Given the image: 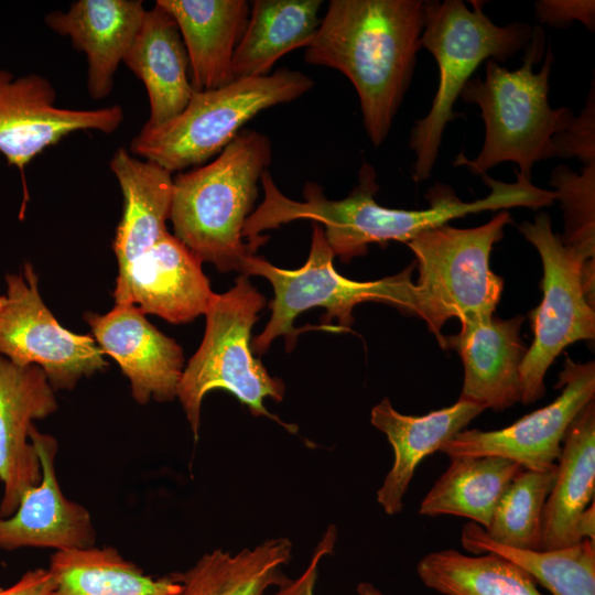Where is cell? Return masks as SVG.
Masks as SVG:
<instances>
[{
  "mask_svg": "<svg viewBox=\"0 0 595 595\" xmlns=\"http://www.w3.org/2000/svg\"><path fill=\"white\" fill-rule=\"evenodd\" d=\"M424 18L422 0H331L305 48L306 63L351 82L375 147L387 139L410 86Z\"/></svg>",
  "mask_w": 595,
  "mask_h": 595,
  "instance_id": "obj_1",
  "label": "cell"
},
{
  "mask_svg": "<svg viewBox=\"0 0 595 595\" xmlns=\"http://www.w3.org/2000/svg\"><path fill=\"white\" fill-rule=\"evenodd\" d=\"M272 159L269 137L242 129L209 163L173 177L174 236L218 271H241L253 255L242 230Z\"/></svg>",
  "mask_w": 595,
  "mask_h": 595,
  "instance_id": "obj_2",
  "label": "cell"
},
{
  "mask_svg": "<svg viewBox=\"0 0 595 595\" xmlns=\"http://www.w3.org/2000/svg\"><path fill=\"white\" fill-rule=\"evenodd\" d=\"M545 52V33L534 26L532 39L524 48L522 66L509 71L494 60L486 63L485 79L470 78L459 98L476 104L485 123L484 144L478 155L469 160L462 152L455 166H466L484 175L502 162H515L520 175L531 180L536 162L556 158L553 138L574 119L567 107L553 109L549 105V78L554 56L548 47L539 73H533Z\"/></svg>",
  "mask_w": 595,
  "mask_h": 595,
  "instance_id": "obj_3",
  "label": "cell"
},
{
  "mask_svg": "<svg viewBox=\"0 0 595 595\" xmlns=\"http://www.w3.org/2000/svg\"><path fill=\"white\" fill-rule=\"evenodd\" d=\"M425 1L421 47L437 63L439 85L425 117L415 120L410 148L415 153L413 178L428 180L439 155L446 125L459 117L454 104L476 68L488 60L506 62L532 39L533 28L526 22L496 25L483 11V1Z\"/></svg>",
  "mask_w": 595,
  "mask_h": 595,
  "instance_id": "obj_4",
  "label": "cell"
},
{
  "mask_svg": "<svg viewBox=\"0 0 595 595\" xmlns=\"http://www.w3.org/2000/svg\"><path fill=\"white\" fill-rule=\"evenodd\" d=\"M266 298L241 274L225 293L214 294L206 313L201 346L184 367L177 397L197 441L204 397L214 389L234 394L255 416H267L290 432L296 426L283 423L264 407V399L282 401L284 382L271 377L252 355L251 328Z\"/></svg>",
  "mask_w": 595,
  "mask_h": 595,
  "instance_id": "obj_5",
  "label": "cell"
},
{
  "mask_svg": "<svg viewBox=\"0 0 595 595\" xmlns=\"http://www.w3.org/2000/svg\"><path fill=\"white\" fill-rule=\"evenodd\" d=\"M314 86L300 71L280 68L264 76L237 78L216 89L194 91L184 110L154 128L143 126L130 152L172 174L217 156L256 115L291 102Z\"/></svg>",
  "mask_w": 595,
  "mask_h": 595,
  "instance_id": "obj_6",
  "label": "cell"
},
{
  "mask_svg": "<svg viewBox=\"0 0 595 595\" xmlns=\"http://www.w3.org/2000/svg\"><path fill=\"white\" fill-rule=\"evenodd\" d=\"M510 223V214L500 212L482 226L444 225L407 244L420 273L412 285L411 314L426 323L442 348H447L442 334L447 320L457 317L466 325L493 317L504 280L490 270L489 255Z\"/></svg>",
  "mask_w": 595,
  "mask_h": 595,
  "instance_id": "obj_7",
  "label": "cell"
},
{
  "mask_svg": "<svg viewBox=\"0 0 595 595\" xmlns=\"http://www.w3.org/2000/svg\"><path fill=\"white\" fill-rule=\"evenodd\" d=\"M334 257L322 226L313 223L310 255L301 268H278L253 255L246 259L242 274L266 278L274 291L271 317L262 333L253 338V353L264 354L278 336L285 337L286 350L291 351L300 332L293 326L294 320L312 307L326 310L322 326L335 332L349 331L354 323L353 310L363 302H381L411 314V267L381 280L358 282L336 272Z\"/></svg>",
  "mask_w": 595,
  "mask_h": 595,
  "instance_id": "obj_8",
  "label": "cell"
},
{
  "mask_svg": "<svg viewBox=\"0 0 595 595\" xmlns=\"http://www.w3.org/2000/svg\"><path fill=\"white\" fill-rule=\"evenodd\" d=\"M518 228L543 264V299L530 313L534 338L520 366V402L530 404L544 394L543 378L559 354L595 337V270L552 231L548 214L539 213Z\"/></svg>",
  "mask_w": 595,
  "mask_h": 595,
  "instance_id": "obj_9",
  "label": "cell"
},
{
  "mask_svg": "<svg viewBox=\"0 0 595 595\" xmlns=\"http://www.w3.org/2000/svg\"><path fill=\"white\" fill-rule=\"evenodd\" d=\"M482 176L490 187L484 198L465 203L450 185L436 182L425 195L430 206L409 210L379 205L374 197L379 190L377 176L370 172L359 174L358 185L344 198L337 215L344 252L349 258L364 256L370 244L383 245L390 240L408 244L420 234L467 214L520 206L538 209L551 205L558 197L555 191L534 186L517 171L513 183L494 180L487 174Z\"/></svg>",
  "mask_w": 595,
  "mask_h": 595,
  "instance_id": "obj_10",
  "label": "cell"
},
{
  "mask_svg": "<svg viewBox=\"0 0 595 595\" xmlns=\"http://www.w3.org/2000/svg\"><path fill=\"white\" fill-rule=\"evenodd\" d=\"M0 294V355L18 366H39L54 390L73 389L108 363L91 335L64 328L42 300L30 262L6 275Z\"/></svg>",
  "mask_w": 595,
  "mask_h": 595,
  "instance_id": "obj_11",
  "label": "cell"
},
{
  "mask_svg": "<svg viewBox=\"0 0 595 595\" xmlns=\"http://www.w3.org/2000/svg\"><path fill=\"white\" fill-rule=\"evenodd\" d=\"M556 388L561 394L511 425L494 431L463 430L439 451L455 456H500L523 469L547 470L556 465L565 433L595 396V365L566 358Z\"/></svg>",
  "mask_w": 595,
  "mask_h": 595,
  "instance_id": "obj_12",
  "label": "cell"
},
{
  "mask_svg": "<svg viewBox=\"0 0 595 595\" xmlns=\"http://www.w3.org/2000/svg\"><path fill=\"white\" fill-rule=\"evenodd\" d=\"M56 90L39 74L18 78L0 69V152L18 167L26 192V165L46 148L79 130L110 134L125 115L119 105L98 109H67L55 106Z\"/></svg>",
  "mask_w": 595,
  "mask_h": 595,
  "instance_id": "obj_13",
  "label": "cell"
},
{
  "mask_svg": "<svg viewBox=\"0 0 595 595\" xmlns=\"http://www.w3.org/2000/svg\"><path fill=\"white\" fill-rule=\"evenodd\" d=\"M56 409L54 389L39 366H18L0 355V517L11 516L23 494L41 480L30 431Z\"/></svg>",
  "mask_w": 595,
  "mask_h": 595,
  "instance_id": "obj_14",
  "label": "cell"
},
{
  "mask_svg": "<svg viewBox=\"0 0 595 595\" xmlns=\"http://www.w3.org/2000/svg\"><path fill=\"white\" fill-rule=\"evenodd\" d=\"M214 294L202 261L169 231L117 278L112 293L115 305L133 304L172 324L205 314Z\"/></svg>",
  "mask_w": 595,
  "mask_h": 595,
  "instance_id": "obj_15",
  "label": "cell"
},
{
  "mask_svg": "<svg viewBox=\"0 0 595 595\" xmlns=\"http://www.w3.org/2000/svg\"><path fill=\"white\" fill-rule=\"evenodd\" d=\"M84 320L104 354L112 357L129 379L140 404L177 397L184 370L182 347L153 326L136 305H115L104 314L85 313Z\"/></svg>",
  "mask_w": 595,
  "mask_h": 595,
  "instance_id": "obj_16",
  "label": "cell"
},
{
  "mask_svg": "<svg viewBox=\"0 0 595 595\" xmlns=\"http://www.w3.org/2000/svg\"><path fill=\"white\" fill-rule=\"evenodd\" d=\"M30 440L39 455L41 480L21 497L17 510L0 517V549L66 550L94 547L96 531L88 510L63 494L55 472L57 441L31 428Z\"/></svg>",
  "mask_w": 595,
  "mask_h": 595,
  "instance_id": "obj_17",
  "label": "cell"
},
{
  "mask_svg": "<svg viewBox=\"0 0 595 595\" xmlns=\"http://www.w3.org/2000/svg\"><path fill=\"white\" fill-rule=\"evenodd\" d=\"M523 316L491 317L462 325L446 338L464 365V383L458 400L502 411L521 401L520 366L527 354L520 327Z\"/></svg>",
  "mask_w": 595,
  "mask_h": 595,
  "instance_id": "obj_18",
  "label": "cell"
},
{
  "mask_svg": "<svg viewBox=\"0 0 595 595\" xmlns=\"http://www.w3.org/2000/svg\"><path fill=\"white\" fill-rule=\"evenodd\" d=\"M145 9L141 0H78L67 11L45 15V24L67 35L87 57V89L94 99L112 90L113 76L141 24Z\"/></svg>",
  "mask_w": 595,
  "mask_h": 595,
  "instance_id": "obj_19",
  "label": "cell"
},
{
  "mask_svg": "<svg viewBox=\"0 0 595 595\" xmlns=\"http://www.w3.org/2000/svg\"><path fill=\"white\" fill-rule=\"evenodd\" d=\"M484 410L477 403L458 400L448 408L413 416L398 412L388 398L371 409V424L386 434L394 453L392 467L377 491V501L386 513L392 516L402 510L403 497L419 464Z\"/></svg>",
  "mask_w": 595,
  "mask_h": 595,
  "instance_id": "obj_20",
  "label": "cell"
},
{
  "mask_svg": "<svg viewBox=\"0 0 595 595\" xmlns=\"http://www.w3.org/2000/svg\"><path fill=\"white\" fill-rule=\"evenodd\" d=\"M175 20L188 57L194 91L231 83L232 60L250 6L245 0H156Z\"/></svg>",
  "mask_w": 595,
  "mask_h": 595,
  "instance_id": "obj_21",
  "label": "cell"
},
{
  "mask_svg": "<svg viewBox=\"0 0 595 595\" xmlns=\"http://www.w3.org/2000/svg\"><path fill=\"white\" fill-rule=\"evenodd\" d=\"M122 62L147 89L145 127L162 126L184 110L194 93L187 52L175 20L156 2L145 10Z\"/></svg>",
  "mask_w": 595,
  "mask_h": 595,
  "instance_id": "obj_22",
  "label": "cell"
},
{
  "mask_svg": "<svg viewBox=\"0 0 595 595\" xmlns=\"http://www.w3.org/2000/svg\"><path fill=\"white\" fill-rule=\"evenodd\" d=\"M109 166L123 196L122 217L112 242L118 262L117 278H121L134 259L167 232L173 176L164 167L138 159L123 147L116 150Z\"/></svg>",
  "mask_w": 595,
  "mask_h": 595,
  "instance_id": "obj_23",
  "label": "cell"
},
{
  "mask_svg": "<svg viewBox=\"0 0 595 595\" xmlns=\"http://www.w3.org/2000/svg\"><path fill=\"white\" fill-rule=\"evenodd\" d=\"M595 491V403H587L570 424L556 463L553 487L542 516L541 550L582 541L577 526Z\"/></svg>",
  "mask_w": 595,
  "mask_h": 595,
  "instance_id": "obj_24",
  "label": "cell"
},
{
  "mask_svg": "<svg viewBox=\"0 0 595 595\" xmlns=\"http://www.w3.org/2000/svg\"><path fill=\"white\" fill-rule=\"evenodd\" d=\"M321 0H256L232 60L234 78L270 74L286 53L307 47L320 26Z\"/></svg>",
  "mask_w": 595,
  "mask_h": 595,
  "instance_id": "obj_25",
  "label": "cell"
},
{
  "mask_svg": "<svg viewBox=\"0 0 595 595\" xmlns=\"http://www.w3.org/2000/svg\"><path fill=\"white\" fill-rule=\"evenodd\" d=\"M291 558L292 542L280 537L235 554L216 549L171 575L182 586L180 595H264L289 581L283 567Z\"/></svg>",
  "mask_w": 595,
  "mask_h": 595,
  "instance_id": "obj_26",
  "label": "cell"
},
{
  "mask_svg": "<svg viewBox=\"0 0 595 595\" xmlns=\"http://www.w3.org/2000/svg\"><path fill=\"white\" fill-rule=\"evenodd\" d=\"M47 570L48 595H180L182 589L171 573L148 575L112 547L55 551Z\"/></svg>",
  "mask_w": 595,
  "mask_h": 595,
  "instance_id": "obj_27",
  "label": "cell"
},
{
  "mask_svg": "<svg viewBox=\"0 0 595 595\" xmlns=\"http://www.w3.org/2000/svg\"><path fill=\"white\" fill-rule=\"evenodd\" d=\"M523 468L500 456H455L422 499L419 513L470 519L485 530L512 479Z\"/></svg>",
  "mask_w": 595,
  "mask_h": 595,
  "instance_id": "obj_28",
  "label": "cell"
},
{
  "mask_svg": "<svg viewBox=\"0 0 595 595\" xmlns=\"http://www.w3.org/2000/svg\"><path fill=\"white\" fill-rule=\"evenodd\" d=\"M461 541L474 554L493 553L512 562L553 595H595V541L553 550L518 549L495 542L475 522L463 526Z\"/></svg>",
  "mask_w": 595,
  "mask_h": 595,
  "instance_id": "obj_29",
  "label": "cell"
},
{
  "mask_svg": "<svg viewBox=\"0 0 595 595\" xmlns=\"http://www.w3.org/2000/svg\"><path fill=\"white\" fill-rule=\"evenodd\" d=\"M416 573L443 595H543L527 572L493 553L431 552L419 561Z\"/></svg>",
  "mask_w": 595,
  "mask_h": 595,
  "instance_id": "obj_30",
  "label": "cell"
},
{
  "mask_svg": "<svg viewBox=\"0 0 595 595\" xmlns=\"http://www.w3.org/2000/svg\"><path fill=\"white\" fill-rule=\"evenodd\" d=\"M555 474L556 465L547 470L522 469L500 498L487 536L507 547L541 550L543 508Z\"/></svg>",
  "mask_w": 595,
  "mask_h": 595,
  "instance_id": "obj_31",
  "label": "cell"
},
{
  "mask_svg": "<svg viewBox=\"0 0 595 595\" xmlns=\"http://www.w3.org/2000/svg\"><path fill=\"white\" fill-rule=\"evenodd\" d=\"M549 185L563 209L562 242L595 270V164L585 165L580 173L559 165L552 171Z\"/></svg>",
  "mask_w": 595,
  "mask_h": 595,
  "instance_id": "obj_32",
  "label": "cell"
},
{
  "mask_svg": "<svg viewBox=\"0 0 595 595\" xmlns=\"http://www.w3.org/2000/svg\"><path fill=\"white\" fill-rule=\"evenodd\" d=\"M595 94L594 83L585 107L571 125L553 138L556 158H577L585 165L595 164Z\"/></svg>",
  "mask_w": 595,
  "mask_h": 595,
  "instance_id": "obj_33",
  "label": "cell"
},
{
  "mask_svg": "<svg viewBox=\"0 0 595 595\" xmlns=\"http://www.w3.org/2000/svg\"><path fill=\"white\" fill-rule=\"evenodd\" d=\"M336 539L337 530L332 524L326 529L321 541L317 543L305 570L296 578H289L284 585L264 595H315L314 589L320 563L326 555L333 553ZM357 593L359 595H388L368 582H360L357 585Z\"/></svg>",
  "mask_w": 595,
  "mask_h": 595,
  "instance_id": "obj_34",
  "label": "cell"
},
{
  "mask_svg": "<svg viewBox=\"0 0 595 595\" xmlns=\"http://www.w3.org/2000/svg\"><path fill=\"white\" fill-rule=\"evenodd\" d=\"M536 18L551 28H565L573 21L595 30L594 0H539L534 4Z\"/></svg>",
  "mask_w": 595,
  "mask_h": 595,
  "instance_id": "obj_35",
  "label": "cell"
},
{
  "mask_svg": "<svg viewBox=\"0 0 595 595\" xmlns=\"http://www.w3.org/2000/svg\"><path fill=\"white\" fill-rule=\"evenodd\" d=\"M53 588V578L47 569L25 572L14 584L0 587V595H48Z\"/></svg>",
  "mask_w": 595,
  "mask_h": 595,
  "instance_id": "obj_36",
  "label": "cell"
},
{
  "mask_svg": "<svg viewBox=\"0 0 595 595\" xmlns=\"http://www.w3.org/2000/svg\"><path fill=\"white\" fill-rule=\"evenodd\" d=\"M595 502L592 501L591 506L586 508L577 526L578 536L582 540L588 539L595 541Z\"/></svg>",
  "mask_w": 595,
  "mask_h": 595,
  "instance_id": "obj_37",
  "label": "cell"
}]
</instances>
